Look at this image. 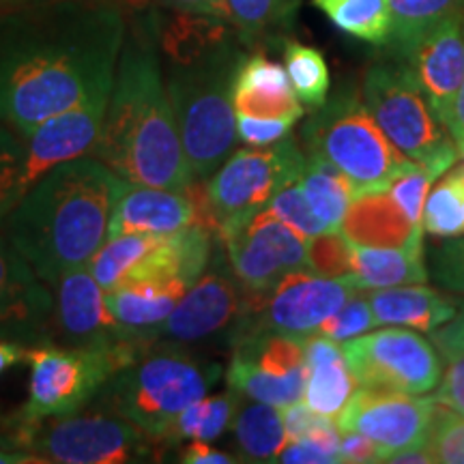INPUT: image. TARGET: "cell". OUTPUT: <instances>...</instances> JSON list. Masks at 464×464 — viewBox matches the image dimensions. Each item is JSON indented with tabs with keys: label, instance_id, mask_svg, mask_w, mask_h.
Masks as SVG:
<instances>
[{
	"label": "cell",
	"instance_id": "1",
	"mask_svg": "<svg viewBox=\"0 0 464 464\" xmlns=\"http://www.w3.org/2000/svg\"><path fill=\"white\" fill-rule=\"evenodd\" d=\"M125 28L116 0L0 5V121L28 138L50 116L112 91Z\"/></svg>",
	"mask_w": 464,
	"mask_h": 464
},
{
	"label": "cell",
	"instance_id": "2",
	"mask_svg": "<svg viewBox=\"0 0 464 464\" xmlns=\"http://www.w3.org/2000/svg\"><path fill=\"white\" fill-rule=\"evenodd\" d=\"M92 158L131 183L183 191L194 174L183 153L160 56V11L127 22L106 119Z\"/></svg>",
	"mask_w": 464,
	"mask_h": 464
},
{
	"label": "cell",
	"instance_id": "3",
	"mask_svg": "<svg viewBox=\"0 0 464 464\" xmlns=\"http://www.w3.org/2000/svg\"><path fill=\"white\" fill-rule=\"evenodd\" d=\"M114 181L106 164L80 155L44 174L9 213L7 239L48 286L106 243Z\"/></svg>",
	"mask_w": 464,
	"mask_h": 464
},
{
	"label": "cell",
	"instance_id": "4",
	"mask_svg": "<svg viewBox=\"0 0 464 464\" xmlns=\"http://www.w3.org/2000/svg\"><path fill=\"white\" fill-rule=\"evenodd\" d=\"M241 45L235 37L191 61L166 63V91L194 179L211 177L237 142L232 82L246 56Z\"/></svg>",
	"mask_w": 464,
	"mask_h": 464
},
{
	"label": "cell",
	"instance_id": "5",
	"mask_svg": "<svg viewBox=\"0 0 464 464\" xmlns=\"http://www.w3.org/2000/svg\"><path fill=\"white\" fill-rule=\"evenodd\" d=\"M155 344L110 376L95 396V411L123 417L160 443H170L174 420L207 396L222 365L170 348L155 351Z\"/></svg>",
	"mask_w": 464,
	"mask_h": 464
},
{
	"label": "cell",
	"instance_id": "6",
	"mask_svg": "<svg viewBox=\"0 0 464 464\" xmlns=\"http://www.w3.org/2000/svg\"><path fill=\"white\" fill-rule=\"evenodd\" d=\"M301 138L307 155H318L348 179L355 194L387 189L411 161L382 133L362 92L344 86L305 121Z\"/></svg>",
	"mask_w": 464,
	"mask_h": 464
},
{
	"label": "cell",
	"instance_id": "7",
	"mask_svg": "<svg viewBox=\"0 0 464 464\" xmlns=\"http://www.w3.org/2000/svg\"><path fill=\"white\" fill-rule=\"evenodd\" d=\"M155 342H131L119 348L58 346L42 342L26 348L31 365L28 398L17 417L26 421L75 415L95 400L116 370L125 368Z\"/></svg>",
	"mask_w": 464,
	"mask_h": 464
},
{
	"label": "cell",
	"instance_id": "8",
	"mask_svg": "<svg viewBox=\"0 0 464 464\" xmlns=\"http://www.w3.org/2000/svg\"><path fill=\"white\" fill-rule=\"evenodd\" d=\"M362 100L393 147L417 166L443 177L458 164L456 142L445 133L415 78L396 58L374 63L362 82Z\"/></svg>",
	"mask_w": 464,
	"mask_h": 464
},
{
	"label": "cell",
	"instance_id": "9",
	"mask_svg": "<svg viewBox=\"0 0 464 464\" xmlns=\"http://www.w3.org/2000/svg\"><path fill=\"white\" fill-rule=\"evenodd\" d=\"M9 440L39 462L125 464L153 460L160 440L119 415L95 411L48 421H26L15 415Z\"/></svg>",
	"mask_w": 464,
	"mask_h": 464
},
{
	"label": "cell",
	"instance_id": "10",
	"mask_svg": "<svg viewBox=\"0 0 464 464\" xmlns=\"http://www.w3.org/2000/svg\"><path fill=\"white\" fill-rule=\"evenodd\" d=\"M304 166L305 153L297 140L288 136L269 147L235 150L207 185L219 226L218 232L224 226L263 211L277 191L297 181Z\"/></svg>",
	"mask_w": 464,
	"mask_h": 464
},
{
	"label": "cell",
	"instance_id": "11",
	"mask_svg": "<svg viewBox=\"0 0 464 464\" xmlns=\"http://www.w3.org/2000/svg\"><path fill=\"white\" fill-rule=\"evenodd\" d=\"M232 340L235 353L226 370L230 392L274 406L304 398L305 338L269 329H243L232 334Z\"/></svg>",
	"mask_w": 464,
	"mask_h": 464
},
{
	"label": "cell",
	"instance_id": "12",
	"mask_svg": "<svg viewBox=\"0 0 464 464\" xmlns=\"http://www.w3.org/2000/svg\"><path fill=\"white\" fill-rule=\"evenodd\" d=\"M344 357L357 385L411 396L432 392L443 374L439 348L409 329H379L348 340Z\"/></svg>",
	"mask_w": 464,
	"mask_h": 464
},
{
	"label": "cell",
	"instance_id": "13",
	"mask_svg": "<svg viewBox=\"0 0 464 464\" xmlns=\"http://www.w3.org/2000/svg\"><path fill=\"white\" fill-rule=\"evenodd\" d=\"M355 293L357 288L348 277L329 280L310 271H290L263 295L246 290V314L235 332L269 329V332L307 338L314 335L318 327Z\"/></svg>",
	"mask_w": 464,
	"mask_h": 464
},
{
	"label": "cell",
	"instance_id": "14",
	"mask_svg": "<svg viewBox=\"0 0 464 464\" xmlns=\"http://www.w3.org/2000/svg\"><path fill=\"white\" fill-rule=\"evenodd\" d=\"M218 241L230 271L247 293L263 295L290 271H307V239L266 208L224 226Z\"/></svg>",
	"mask_w": 464,
	"mask_h": 464
},
{
	"label": "cell",
	"instance_id": "15",
	"mask_svg": "<svg viewBox=\"0 0 464 464\" xmlns=\"http://www.w3.org/2000/svg\"><path fill=\"white\" fill-rule=\"evenodd\" d=\"M434 409L437 402L432 398L362 387L335 417V426L340 432H359L372 439L390 458L396 451L426 445Z\"/></svg>",
	"mask_w": 464,
	"mask_h": 464
},
{
	"label": "cell",
	"instance_id": "16",
	"mask_svg": "<svg viewBox=\"0 0 464 464\" xmlns=\"http://www.w3.org/2000/svg\"><path fill=\"white\" fill-rule=\"evenodd\" d=\"M246 314V288L232 271L211 269L183 295L172 314L160 324L155 342L189 344L237 327Z\"/></svg>",
	"mask_w": 464,
	"mask_h": 464
},
{
	"label": "cell",
	"instance_id": "17",
	"mask_svg": "<svg viewBox=\"0 0 464 464\" xmlns=\"http://www.w3.org/2000/svg\"><path fill=\"white\" fill-rule=\"evenodd\" d=\"M110 92L95 95L89 102L50 116L26 140V155L20 174V194L33 188L52 168L69 160L89 155L106 119Z\"/></svg>",
	"mask_w": 464,
	"mask_h": 464
},
{
	"label": "cell",
	"instance_id": "18",
	"mask_svg": "<svg viewBox=\"0 0 464 464\" xmlns=\"http://www.w3.org/2000/svg\"><path fill=\"white\" fill-rule=\"evenodd\" d=\"M54 323L65 346L119 348L131 342H147L121 324L108 310L106 290L95 282L89 266H78L56 282Z\"/></svg>",
	"mask_w": 464,
	"mask_h": 464
},
{
	"label": "cell",
	"instance_id": "19",
	"mask_svg": "<svg viewBox=\"0 0 464 464\" xmlns=\"http://www.w3.org/2000/svg\"><path fill=\"white\" fill-rule=\"evenodd\" d=\"M56 299L9 239L0 237V338L22 344L48 340Z\"/></svg>",
	"mask_w": 464,
	"mask_h": 464
},
{
	"label": "cell",
	"instance_id": "20",
	"mask_svg": "<svg viewBox=\"0 0 464 464\" xmlns=\"http://www.w3.org/2000/svg\"><path fill=\"white\" fill-rule=\"evenodd\" d=\"M396 61L404 63L437 119L445 125L456 92L464 80L462 11L439 22Z\"/></svg>",
	"mask_w": 464,
	"mask_h": 464
},
{
	"label": "cell",
	"instance_id": "21",
	"mask_svg": "<svg viewBox=\"0 0 464 464\" xmlns=\"http://www.w3.org/2000/svg\"><path fill=\"white\" fill-rule=\"evenodd\" d=\"M196 224V211L188 191L150 188L116 177L108 239L127 232L170 235Z\"/></svg>",
	"mask_w": 464,
	"mask_h": 464
},
{
	"label": "cell",
	"instance_id": "22",
	"mask_svg": "<svg viewBox=\"0 0 464 464\" xmlns=\"http://www.w3.org/2000/svg\"><path fill=\"white\" fill-rule=\"evenodd\" d=\"M232 106L235 114L254 119H280L297 123L304 116V106L290 86L286 69L254 52L241 58L232 82Z\"/></svg>",
	"mask_w": 464,
	"mask_h": 464
},
{
	"label": "cell",
	"instance_id": "23",
	"mask_svg": "<svg viewBox=\"0 0 464 464\" xmlns=\"http://www.w3.org/2000/svg\"><path fill=\"white\" fill-rule=\"evenodd\" d=\"M340 232L351 246L423 249V228L404 216L387 189L355 194L342 219Z\"/></svg>",
	"mask_w": 464,
	"mask_h": 464
},
{
	"label": "cell",
	"instance_id": "24",
	"mask_svg": "<svg viewBox=\"0 0 464 464\" xmlns=\"http://www.w3.org/2000/svg\"><path fill=\"white\" fill-rule=\"evenodd\" d=\"M305 346V387L304 402L324 417H338L355 393L353 376L344 357V348L327 335L314 334L304 340Z\"/></svg>",
	"mask_w": 464,
	"mask_h": 464
},
{
	"label": "cell",
	"instance_id": "25",
	"mask_svg": "<svg viewBox=\"0 0 464 464\" xmlns=\"http://www.w3.org/2000/svg\"><path fill=\"white\" fill-rule=\"evenodd\" d=\"M188 288L179 280H136L106 290V304L127 332L155 342V332L172 314Z\"/></svg>",
	"mask_w": 464,
	"mask_h": 464
},
{
	"label": "cell",
	"instance_id": "26",
	"mask_svg": "<svg viewBox=\"0 0 464 464\" xmlns=\"http://www.w3.org/2000/svg\"><path fill=\"white\" fill-rule=\"evenodd\" d=\"M379 324H404L430 334L458 314V304L428 286L376 288L368 295Z\"/></svg>",
	"mask_w": 464,
	"mask_h": 464
},
{
	"label": "cell",
	"instance_id": "27",
	"mask_svg": "<svg viewBox=\"0 0 464 464\" xmlns=\"http://www.w3.org/2000/svg\"><path fill=\"white\" fill-rule=\"evenodd\" d=\"M423 249L353 246V276L357 290H376L428 282Z\"/></svg>",
	"mask_w": 464,
	"mask_h": 464
},
{
	"label": "cell",
	"instance_id": "28",
	"mask_svg": "<svg viewBox=\"0 0 464 464\" xmlns=\"http://www.w3.org/2000/svg\"><path fill=\"white\" fill-rule=\"evenodd\" d=\"M307 205L327 230H340L348 205L355 198V189L338 168L318 155H307L305 166L297 179Z\"/></svg>",
	"mask_w": 464,
	"mask_h": 464
},
{
	"label": "cell",
	"instance_id": "29",
	"mask_svg": "<svg viewBox=\"0 0 464 464\" xmlns=\"http://www.w3.org/2000/svg\"><path fill=\"white\" fill-rule=\"evenodd\" d=\"M235 439L246 460L276 462L288 443L280 406L254 402L241 406L235 413Z\"/></svg>",
	"mask_w": 464,
	"mask_h": 464
},
{
	"label": "cell",
	"instance_id": "30",
	"mask_svg": "<svg viewBox=\"0 0 464 464\" xmlns=\"http://www.w3.org/2000/svg\"><path fill=\"white\" fill-rule=\"evenodd\" d=\"M390 3V39L385 48L392 58H402L430 28L462 11L464 0H387Z\"/></svg>",
	"mask_w": 464,
	"mask_h": 464
},
{
	"label": "cell",
	"instance_id": "31",
	"mask_svg": "<svg viewBox=\"0 0 464 464\" xmlns=\"http://www.w3.org/2000/svg\"><path fill=\"white\" fill-rule=\"evenodd\" d=\"M158 241L160 235H149V232H127L112 237L92 254L86 266L103 290H112L136 274Z\"/></svg>",
	"mask_w": 464,
	"mask_h": 464
},
{
	"label": "cell",
	"instance_id": "32",
	"mask_svg": "<svg viewBox=\"0 0 464 464\" xmlns=\"http://www.w3.org/2000/svg\"><path fill=\"white\" fill-rule=\"evenodd\" d=\"M335 28L370 45L385 48L390 39V3L387 0H312Z\"/></svg>",
	"mask_w": 464,
	"mask_h": 464
},
{
	"label": "cell",
	"instance_id": "33",
	"mask_svg": "<svg viewBox=\"0 0 464 464\" xmlns=\"http://www.w3.org/2000/svg\"><path fill=\"white\" fill-rule=\"evenodd\" d=\"M421 226L439 239L464 237V161L443 174L426 196Z\"/></svg>",
	"mask_w": 464,
	"mask_h": 464
},
{
	"label": "cell",
	"instance_id": "34",
	"mask_svg": "<svg viewBox=\"0 0 464 464\" xmlns=\"http://www.w3.org/2000/svg\"><path fill=\"white\" fill-rule=\"evenodd\" d=\"M237 409H239V400H237L235 392L196 400L174 420L170 443H177L181 439L207 440V443L218 440L228 430Z\"/></svg>",
	"mask_w": 464,
	"mask_h": 464
},
{
	"label": "cell",
	"instance_id": "35",
	"mask_svg": "<svg viewBox=\"0 0 464 464\" xmlns=\"http://www.w3.org/2000/svg\"><path fill=\"white\" fill-rule=\"evenodd\" d=\"M284 69H286L295 95L305 106L318 108L329 97V67L323 52L299 42L284 44Z\"/></svg>",
	"mask_w": 464,
	"mask_h": 464
},
{
	"label": "cell",
	"instance_id": "36",
	"mask_svg": "<svg viewBox=\"0 0 464 464\" xmlns=\"http://www.w3.org/2000/svg\"><path fill=\"white\" fill-rule=\"evenodd\" d=\"M290 0H226V20L243 45H256L286 20Z\"/></svg>",
	"mask_w": 464,
	"mask_h": 464
},
{
	"label": "cell",
	"instance_id": "37",
	"mask_svg": "<svg viewBox=\"0 0 464 464\" xmlns=\"http://www.w3.org/2000/svg\"><path fill=\"white\" fill-rule=\"evenodd\" d=\"M26 155V140L14 127L0 121V226L9 218L20 194V174Z\"/></svg>",
	"mask_w": 464,
	"mask_h": 464
},
{
	"label": "cell",
	"instance_id": "38",
	"mask_svg": "<svg viewBox=\"0 0 464 464\" xmlns=\"http://www.w3.org/2000/svg\"><path fill=\"white\" fill-rule=\"evenodd\" d=\"M307 271L329 280L353 276V246L340 230H324L307 239Z\"/></svg>",
	"mask_w": 464,
	"mask_h": 464
},
{
	"label": "cell",
	"instance_id": "39",
	"mask_svg": "<svg viewBox=\"0 0 464 464\" xmlns=\"http://www.w3.org/2000/svg\"><path fill=\"white\" fill-rule=\"evenodd\" d=\"M426 448L434 462L464 464V415L437 402Z\"/></svg>",
	"mask_w": 464,
	"mask_h": 464
},
{
	"label": "cell",
	"instance_id": "40",
	"mask_svg": "<svg viewBox=\"0 0 464 464\" xmlns=\"http://www.w3.org/2000/svg\"><path fill=\"white\" fill-rule=\"evenodd\" d=\"M265 208L271 213V216L280 219V222L290 226L295 232H299L304 239H312V237L321 235V232L327 230L321 219L314 216L312 207L307 205L304 191H301L297 181L286 185L282 191H277Z\"/></svg>",
	"mask_w": 464,
	"mask_h": 464
},
{
	"label": "cell",
	"instance_id": "41",
	"mask_svg": "<svg viewBox=\"0 0 464 464\" xmlns=\"http://www.w3.org/2000/svg\"><path fill=\"white\" fill-rule=\"evenodd\" d=\"M434 179H439L437 174L428 170V168L417 166L413 161V164L406 168L404 172H400L390 183V188H387L392 198L396 200V205L402 208L404 216L415 226H421L423 202H426L428 189H430Z\"/></svg>",
	"mask_w": 464,
	"mask_h": 464
},
{
	"label": "cell",
	"instance_id": "42",
	"mask_svg": "<svg viewBox=\"0 0 464 464\" xmlns=\"http://www.w3.org/2000/svg\"><path fill=\"white\" fill-rule=\"evenodd\" d=\"M376 324H379V321H376L372 307H370L368 297H357L355 293L353 297H348L346 304L335 314L329 316L318 327L316 334L327 335L335 342H346L365 332H372Z\"/></svg>",
	"mask_w": 464,
	"mask_h": 464
},
{
	"label": "cell",
	"instance_id": "43",
	"mask_svg": "<svg viewBox=\"0 0 464 464\" xmlns=\"http://www.w3.org/2000/svg\"><path fill=\"white\" fill-rule=\"evenodd\" d=\"M430 266L432 277L440 286L464 295V237L434 247Z\"/></svg>",
	"mask_w": 464,
	"mask_h": 464
},
{
	"label": "cell",
	"instance_id": "44",
	"mask_svg": "<svg viewBox=\"0 0 464 464\" xmlns=\"http://www.w3.org/2000/svg\"><path fill=\"white\" fill-rule=\"evenodd\" d=\"M295 123L280 119H254L237 114V138L249 147H269L286 138Z\"/></svg>",
	"mask_w": 464,
	"mask_h": 464
},
{
	"label": "cell",
	"instance_id": "45",
	"mask_svg": "<svg viewBox=\"0 0 464 464\" xmlns=\"http://www.w3.org/2000/svg\"><path fill=\"white\" fill-rule=\"evenodd\" d=\"M448 370L432 400L458 415H464V355L448 357Z\"/></svg>",
	"mask_w": 464,
	"mask_h": 464
},
{
	"label": "cell",
	"instance_id": "46",
	"mask_svg": "<svg viewBox=\"0 0 464 464\" xmlns=\"http://www.w3.org/2000/svg\"><path fill=\"white\" fill-rule=\"evenodd\" d=\"M284 430H286L288 440H304L316 430L318 426H323L329 417H324L316 411H312L305 402H293L286 406H280Z\"/></svg>",
	"mask_w": 464,
	"mask_h": 464
},
{
	"label": "cell",
	"instance_id": "47",
	"mask_svg": "<svg viewBox=\"0 0 464 464\" xmlns=\"http://www.w3.org/2000/svg\"><path fill=\"white\" fill-rule=\"evenodd\" d=\"M340 462L351 464H372L385 462V451L374 443L372 439L359 432H342L340 437Z\"/></svg>",
	"mask_w": 464,
	"mask_h": 464
},
{
	"label": "cell",
	"instance_id": "48",
	"mask_svg": "<svg viewBox=\"0 0 464 464\" xmlns=\"http://www.w3.org/2000/svg\"><path fill=\"white\" fill-rule=\"evenodd\" d=\"M276 462L286 464H335L340 462L338 456L329 454L307 440H288L284 450L277 454Z\"/></svg>",
	"mask_w": 464,
	"mask_h": 464
},
{
	"label": "cell",
	"instance_id": "49",
	"mask_svg": "<svg viewBox=\"0 0 464 464\" xmlns=\"http://www.w3.org/2000/svg\"><path fill=\"white\" fill-rule=\"evenodd\" d=\"M432 342L445 359L464 355V307L460 314L445 323L443 329H434Z\"/></svg>",
	"mask_w": 464,
	"mask_h": 464
},
{
	"label": "cell",
	"instance_id": "50",
	"mask_svg": "<svg viewBox=\"0 0 464 464\" xmlns=\"http://www.w3.org/2000/svg\"><path fill=\"white\" fill-rule=\"evenodd\" d=\"M179 460L188 464H232L237 462V458L228 456L226 451L213 450L207 440H194L181 451Z\"/></svg>",
	"mask_w": 464,
	"mask_h": 464
},
{
	"label": "cell",
	"instance_id": "51",
	"mask_svg": "<svg viewBox=\"0 0 464 464\" xmlns=\"http://www.w3.org/2000/svg\"><path fill=\"white\" fill-rule=\"evenodd\" d=\"M170 11H183V14L216 15L226 20V0H160Z\"/></svg>",
	"mask_w": 464,
	"mask_h": 464
},
{
	"label": "cell",
	"instance_id": "52",
	"mask_svg": "<svg viewBox=\"0 0 464 464\" xmlns=\"http://www.w3.org/2000/svg\"><path fill=\"white\" fill-rule=\"evenodd\" d=\"M445 127H448L451 133V140L456 142V147H464V80L458 89L454 103H451V110L445 119Z\"/></svg>",
	"mask_w": 464,
	"mask_h": 464
},
{
	"label": "cell",
	"instance_id": "53",
	"mask_svg": "<svg viewBox=\"0 0 464 464\" xmlns=\"http://www.w3.org/2000/svg\"><path fill=\"white\" fill-rule=\"evenodd\" d=\"M26 348L28 346L22 344V342L0 338V374H5L9 368H14L20 362H24Z\"/></svg>",
	"mask_w": 464,
	"mask_h": 464
},
{
	"label": "cell",
	"instance_id": "54",
	"mask_svg": "<svg viewBox=\"0 0 464 464\" xmlns=\"http://www.w3.org/2000/svg\"><path fill=\"white\" fill-rule=\"evenodd\" d=\"M387 462H396V464H430L434 462L430 451H428L426 445H421V448H409V450H402V451H396V454H392L387 458Z\"/></svg>",
	"mask_w": 464,
	"mask_h": 464
},
{
	"label": "cell",
	"instance_id": "55",
	"mask_svg": "<svg viewBox=\"0 0 464 464\" xmlns=\"http://www.w3.org/2000/svg\"><path fill=\"white\" fill-rule=\"evenodd\" d=\"M0 450H15L14 445H11V440H9V434L7 432H0Z\"/></svg>",
	"mask_w": 464,
	"mask_h": 464
},
{
	"label": "cell",
	"instance_id": "56",
	"mask_svg": "<svg viewBox=\"0 0 464 464\" xmlns=\"http://www.w3.org/2000/svg\"><path fill=\"white\" fill-rule=\"evenodd\" d=\"M11 3H17V0H0V5H11Z\"/></svg>",
	"mask_w": 464,
	"mask_h": 464
},
{
	"label": "cell",
	"instance_id": "57",
	"mask_svg": "<svg viewBox=\"0 0 464 464\" xmlns=\"http://www.w3.org/2000/svg\"><path fill=\"white\" fill-rule=\"evenodd\" d=\"M462 28H464V5H462Z\"/></svg>",
	"mask_w": 464,
	"mask_h": 464
},
{
	"label": "cell",
	"instance_id": "58",
	"mask_svg": "<svg viewBox=\"0 0 464 464\" xmlns=\"http://www.w3.org/2000/svg\"><path fill=\"white\" fill-rule=\"evenodd\" d=\"M460 150H462V155H464V147H460Z\"/></svg>",
	"mask_w": 464,
	"mask_h": 464
}]
</instances>
